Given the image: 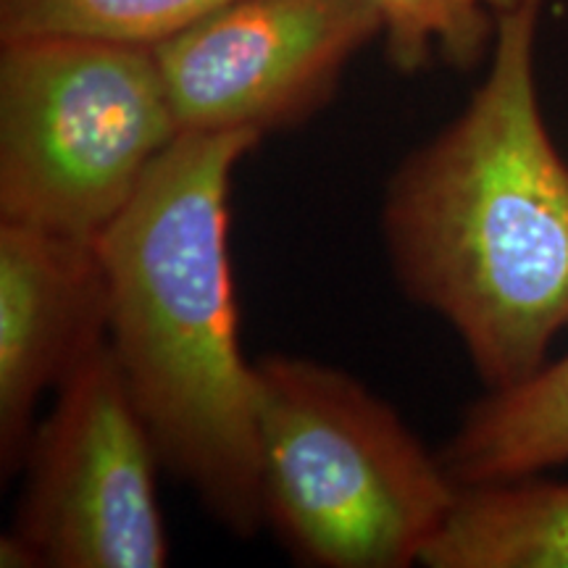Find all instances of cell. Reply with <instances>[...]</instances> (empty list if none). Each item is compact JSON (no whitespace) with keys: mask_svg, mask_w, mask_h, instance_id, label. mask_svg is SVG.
Segmentation results:
<instances>
[{"mask_svg":"<svg viewBox=\"0 0 568 568\" xmlns=\"http://www.w3.org/2000/svg\"><path fill=\"white\" fill-rule=\"evenodd\" d=\"M176 138L153 45L3 40L0 222L98 240Z\"/></svg>","mask_w":568,"mask_h":568,"instance_id":"obj_4","label":"cell"},{"mask_svg":"<svg viewBox=\"0 0 568 568\" xmlns=\"http://www.w3.org/2000/svg\"><path fill=\"white\" fill-rule=\"evenodd\" d=\"M376 34L368 0H230L153 51L180 134L264 138L326 105Z\"/></svg>","mask_w":568,"mask_h":568,"instance_id":"obj_6","label":"cell"},{"mask_svg":"<svg viewBox=\"0 0 568 568\" xmlns=\"http://www.w3.org/2000/svg\"><path fill=\"white\" fill-rule=\"evenodd\" d=\"M439 460L458 487L531 477L568 464V353L521 385L481 397Z\"/></svg>","mask_w":568,"mask_h":568,"instance_id":"obj_9","label":"cell"},{"mask_svg":"<svg viewBox=\"0 0 568 568\" xmlns=\"http://www.w3.org/2000/svg\"><path fill=\"white\" fill-rule=\"evenodd\" d=\"M542 3L503 13L487 77L382 205L397 284L445 318L489 393L537 374L568 329V163L535 74Z\"/></svg>","mask_w":568,"mask_h":568,"instance_id":"obj_1","label":"cell"},{"mask_svg":"<svg viewBox=\"0 0 568 568\" xmlns=\"http://www.w3.org/2000/svg\"><path fill=\"white\" fill-rule=\"evenodd\" d=\"M230 0H0V40L84 34L159 45Z\"/></svg>","mask_w":568,"mask_h":568,"instance_id":"obj_10","label":"cell"},{"mask_svg":"<svg viewBox=\"0 0 568 568\" xmlns=\"http://www.w3.org/2000/svg\"><path fill=\"white\" fill-rule=\"evenodd\" d=\"M109 339L95 240L0 222V464L19 474L34 410Z\"/></svg>","mask_w":568,"mask_h":568,"instance_id":"obj_7","label":"cell"},{"mask_svg":"<svg viewBox=\"0 0 568 568\" xmlns=\"http://www.w3.org/2000/svg\"><path fill=\"white\" fill-rule=\"evenodd\" d=\"M382 19L387 61L403 74L429 63L471 69L495 42L497 21L521 0H368Z\"/></svg>","mask_w":568,"mask_h":568,"instance_id":"obj_11","label":"cell"},{"mask_svg":"<svg viewBox=\"0 0 568 568\" xmlns=\"http://www.w3.org/2000/svg\"><path fill=\"white\" fill-rule=\"evenodd\" d=\"M251 132H182L95 240L109 345L161 464L237 537L264 527L255 364L240 347L230 266L234 166Z\"/></svg>","mask_w":568,"mask_h":568,"instance_id":"obj_2","label":"cell"},{"mask_svg":"<svg viewBox=\"0 0 568 568\" xmlns=\"http://www.w3.org/2000/svg\"><path fill=\"white\" fill-rule=\"evenodd\" d=\"M264 524L305 566L406 568L443 531L458 485L351 374L293 355L255 364Z\"/></svg>","mask_w":568,"mask_h":568,"instance_id":"obj_3","label":"cell"},{"mask_svg":"<svg viewBox=\"0 0 568 568\" xmlns=\"http://www.w3.org/2000/svg\"><path fill=\"white\" fill-rule=\"evenodd\" d=\"M429 568H568V481L539 474L458 489Z\"/></svg>","mask_w":568,"mask_h":568,"instance_id":"obj_8","label":"cell"},{"mask_svg":"<svg viewBox=\"0 0 568 568\" xmlns=\"http://www.w3.org/2000/svg\"><path fill=\"white\" fill-rule=\"evenodd\" d=\"M53 414L24 453L17 524L0 537L3 568H161L169 537L161 456L109 339L55 389Z\"/></svg>","mask_w":568,"mask_h":568,"instance_id":"obj_5","label":"cell"}]
</instances>
